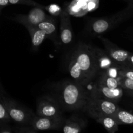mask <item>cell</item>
Wrapping results in <instances>:
<instances>
[{
    "label": "cell",
    "mask_w": 133,
    "mask_h": 133,
    "mask_svg": "<svg viewBox=\"0 0 133 133\" xmlns=\"http://www.w3.org/2000/svg\"><path fill=\"white\" fill-rule=\"evenodd\" d=\"M68 71L71 80L87 87L97 75L94 46L79 42L70 55Z\"/></svg>",
    "instance_id": "6da1fadb"
},
{
    "label": "cell",
    "mask_w": 133,
    "mask_h": 133,
    "mask_svg": "<svg viewBox=\"0 0 133 133\" xmlns=\"http://www.w3.org/2000/svg\"><path fill=\"white\" fill-rule=\"evenodd\" d=\"M55 92V98L66 111H83L90 97L86 87L69 79L59 83Z\"/></svg>",
    "instance_id": "7a4b0ae2"
},
{
    "label": "cell",
    "mask_w": 133,
    "mask_h": 133,
    "mask_svg": "<svg viewBox=\"0 0 133 133\" xmlns=\"http://www.w3.org/2000/svg\"><path fill=\"white\" fill-rule=\"evenodd\" d=\"M130 8L110 16L92 19L87 25V31L92 36H98L111 30L128 16Z\"/></svg>",
    "instance_id": "3957f363"
},
{
    "label": "cell",
    "mask_w": 133,
    "mask_h": 133,
    "mask_svg": "<svg viewBox=\"0 0 133 133\" xmlns=\"http://www.w3.org/2000/svg\"><path fill=\"white\" fill-rule=\"evenodd\" d=\"M5 105L10 119L19 125L30 126L36 114L9 97H4L1 101Z\"/></svg>",
    "instance_id": "277c9868"
},
{
    "label": "cell",
    "mask_w": 133,
    "mask_h": 133,
    "mask_svg": "<svg viewBox=\"0 0 133 133\" xmlns=\"http://www.w3.org/2000/svg\"><path fill=\"white\" fill-rule=\"evenodd\" d=\"M119 109L116 103L90 96L82 112L96 120L105 116H112Z\"/></svg>",
    "instance_id": "5b68a950"
},
{
    "label": "cell",
    "mask_w": 133,
    "mask_h": 133,
    "mask_svg": "<svg viewBox=\"0 0 133 133\" xmlns=\"http://www.w3.org/2000/svg\"><path fill=\"white\" fill-rule=\"evenodd\" d=\"M36 114L38 116L48 118H62L63 110L55 97L44 96L37 100Z\"/></svg>",
    "instance_id": "8992f818"
},
{
    "label": "cell",
    "mask_w": 133,
    "mask_h": 133,
    "mask_svg": "<svg viewBox=\"0 0 133 133\" xmlns=\"http://www.w3.org/2000/svg\"><path fill=\"white\" fill-rule=\"evenodd\" d=\"M88 92L90 97L109 100L116 103L122 98L123 95V90L121 87H118L115 89H111L94 82L90 91Z\"/></svg>",
    "instance_id": "52a82bcc"
},
{
    "label": "cell",
    "mask_w": 133,
    "mask_h": 133,
    "mask_svg": "<svg viewBox=\"0 0 133 133\" xmlns=\"http://www.w3.org/2000/svg\"><path fill=\"white\" fill-rule=\"evenodd\" d=\"M65 118H48L38 116L36 114L31 122L30 127L35 131L60 130L62 129Z\"/></svg>",
    "instance_id": "ba28073f"
},
{
    "label": "cell",
    "mask_w": 133,
    "mask_h": 133,
    "mask_svg": "<svg viewBox=\"0 0 133 133\" xmlns=\"http://www.w3.org/2000/svg\"><path fill=\"white\" fill-rule=\"evenodd\" d=\"M98 38L103 43L105 47V50L110 56V58L120 66H127L130 53L127 51L117 47L110 40L103 37L102 36H98Z\"/></svg>",
    "instance_id": "9c48e42d"
},
{
    "label": "cell",
    "mask_w": 133,
    "mask_h": 133,
    "mask_svg": "<svg viewBox=\"0 0 133 133\" xmlns=\"http://www.w3.org/2000/svg\"><path fill=\"white\" fill-rule=\"evenodd\" d=\"M49 15L44 11V9L38 6H34L27 14L18 15L14 20L18 23L26 26H37L40 22L45 20Z\"/></svg>",
    "instance_id": "30bf717a"
},
{
    "label": "cell",
    "mask_w": 133,
    "mask_h": 133,
    "mask_svg": "<svg viewBox=\"0 0 133 133\" xmlns=\"http://www.w3.org/2000/svg\"><path fill=\"white\" fill-rule=\"evenodd\" d=\"M94 53L97 68V75L105 74L111 68L119 65L110 58L106 51L101 48L94 46Z\"/></svg>",
    "instance_id": "8fae6325"
},
{
    "label": "cell",
    "mask_w": 133,
    "mask_h": 133,
    "mask_svg": "<svg viewBox=\"0 0 133 133\" xmlns=\"http://www.w3.org/2000/svg\"><path fill=\"white\" fill-rule=\"evenodd\" d=\"M87 121L80 116L74 114L65 118L62 125L63 133H82L87 127Z\"/></svg>",
    "instance_id": "7c38bea8"
},
{
    "label": "cell",
    "mask_w": 133,
    "mask_h": 133,
    "mask_svg": "<svg viewBox=\"0 0 133 133\" xmlns=\"http://www.w3.org/2000/svg\"><path fill=\"white\" fill-rule=\"evenodd\" d=\"M61 16L59 42L63 45H68L73 40V30L69 14L66 10H62Z\"/></svg>",
    "instance_id": "4fadbf2b"
},
{
    "label": "cell",
    "mask_w": 133,
    "mask_h": 133,
    "mask_svg": "<svg viewBox=\"0 0 133 133\" xmlns=\"http://www.w3.org/2000/svg\"><path fill=\"white\" fill-rule=\"evenodd\" d=\"M37 27L44 31L47 38L53 40L56 45H58V35H57V28L56 20L53 16H49L48 18L40 22Z\"/></svg>",
    "instance_id": "5bb4252c"
},
{
    "label": "cell",
    "mask_w": 133,
    "mask_h": 133,
    "mask_svg": "<svg viewBox=\"0 0 133 133\" xmlns=\"http://www.w3.org/2000/svg\"><path fill=\"white\" fill-rule=\"evenodd\" d=\"M25 27L31 36L32 48L34 50H36L47 38L46 35L37 26H26Z\"/></svg>",
    "instance_id": "9a60e30c"
},
{
    "label": "cell",
    "mask_w": 133,
    "mask_h": 133,
    "mask_svg": "<svg viewBox=\"0 0 133 133\" xmlns=\"http://www.w3.org/2000/svg\"><path fill=\"white\" fill-rule=\"evenodd\" d=\"M98 2L99 0H74L71 3L70 8L71 10L72 9L73 12H79L81 9L87 12L96 9L98 5Z\"/></svg>",
    "instance_id": "2e32d148"
},
{
    "label": "cell",
    "mask_w": 133,
    "mask_h": 133,
    "mask_svg": "<svg viewBox=\"0 0 133 133\" xmlns=\"http://www.w3.org/2000/svg\"><path fill=\"white\" fill-rule=\"evenodd\" d=\"M119 79L111 77L104 74H97L93 81L97 84L108 87L111 89H115L119 87Z\"/></svg>",
    "instance_id": "e0dca14e"
},
{
    "label": "cell",
    "mask_w": 133,
    "mask_h": 133,
    "mask_svg": "<svg viewBox=\"0 0 133 133\" xmlns=\"http://www.w3.org/2000/svg\"><path fill=\"white\" fill-rule=\"evenodd\" d=\"M97 123L103 126L109 133H115L119 129V125L118 122L112 116H105L96 119Z\"/></svg>",
    "instance_id": "ac0fdd59"
},
{
    "label": "cell",
    "mask_w": 133,
    "mask_h": 133,
    "mask_svg": "<svg viewBox=\"0 0 133 133\" xmlns=\"http://www.w3.org/2000/svg\"><path fill=\"white\" fill-rule=\"evenodd\" d=\"M119 125H133V114L119 108L112 116Z\"/></svg>",
    "instance_id": "d6986e66"
},
{
    "label": "cell",
    "mask_w": 133,
    "mask_h": 133,
    "mask_svg": "<svg viewBox=\"0 0 133 133\" xmlns=\"http://www.w3.org/2000/svg\"><path fill=\"white\" fill-rule=\"evenodd\" d=\"M119 87L133 96V80L127 78H119Z\"/></svg>",
    "instance_id": "ffe728a7"
},
{
    "label": "cell",
    "mask_w": 133,
    "mask_h": 133,
    "mask_svg": "<svg viewBox=\"0 0 133 133\" xmlns=\"http://www.w3.org/2000/svg\"><path fill=\"white\" fill-rule=\"evenodd\" d=\"M43 9L46 10L49 14H50L53 16H60L62 12L61 6H58V5H56V4H51V5L46 6H43Z\"/></svg>",
    "instance_id": "44dd1931"
},
{
    "label": "cell",
    "mask_w": 133,
    "mask_h": 133,
    "mask_svg": "<svg viewBox=\"0 0 133 133\" xmlns=\"http://www.w3.org/2000/svg\"><path fill=\"white\" fill-rule=\"evenodd\" d=\"M119 78H127L133 80V68L128 66H122L119 71Z\"/></svg>",
    "instance_id": "7402d4cb"
},
{
    "label": "cell",
    "mask_w": 133,
    "mask_h": 133,
    "mask_svg": "<svg viewBox=\"0 0 133 133\" xmlns=\"http://www.w3.org/2000/svg\"><path fill=\"white\" fill-rule=\"evenodd\" d=\"M9 2L12 5H26L29 6H38L43 9L42 5H40L38 3L35 2L33 0H9Z\"/></svg>",
    "instance_id": "603a6c76"
},
{
    "label": "cell",
    "mask_w": 133,
    "mask_h": 133,
    "mask_svg": "<svg viewBox=\"0 0 133 133\" xmlns=\"http://www.w3.org/2000/svg\"><path fill=\"white\" fill-rule=\"evenodd\" d=\"M11 120L8 114L5 105L0 101V122L8 123Z\"/></svg>",
    "instance_id": "cb8c5ba5"
},
{
    "label": "cell",
    "mask_w": 133,
    "mask_h": 133,
    "mask_svg": "<svg viewBox=\"0 0 133 133\" xmlns=\"http://www.w3.org/2000/svg\"><path fill=\"white\" fill-rule=\"evenodd\" d=\"M14 133H36V132L30 126L20 125L14 129Z\"/></svg>",
    "instance_id": "d4e9b609"
},
{
    "label": "cell",
    "mask_w": 133,
    "mask_h": 133,
    "mask_svg": "<svg viewBox=\"0 0 133 133\" xmlns=\"http://www.w3.org/2000/svg\"><path fill=\"white\" fill-rule=\"evenodd\" d=\"M0 133H13L12 130L8 125H4L0 129Z\"/></svg>",
    "instance_id": "484cf974"
},
{
    "label": "cell",
    "mask_w": 133,
    "mask_h": 133,
    "mask_svg": "<svg viewBox=\"0 0 133 133\" xmlns=\"http://www.w3.org/2000/svg\"><path fill=\"white\" fill-rule=\"evenodd\" d=\"M127 66L128 67L131 68H133V54H130L129 57L128 61H127Z\"/></svg>",
    "instance_id": "4316f807"
},
{
    "label": "cell",
    "mask_w": 133,
    "mask_h": 133,
    "mask_svg": "<svg viewBox=\"0 0 133 133\" xmlns=\"http://www.w3.org/2000/svg\"><path fill=\"white\" fill-rule=\"evenodd\" d=\"M4 97H5V92L3 88V87L1 86V83H0V101H2L3 98Z\"/></svg>",
    "instance_id": "83f0119b"
},
{
    "label": "cell",
    "mask_w": 133,
    "mask_h": 133,
    "mask_svg": "<svg viewBox=\"0 0 133 133\" xmlns=\"http://www.w3.org/2000/svg\"><path fill=\"white\" fill-rule=\"evenodd\" d=\"M9 4V0H0V7H4Z\"/></svg>",
    "instance_id": "f1b7e54d"
},
{
    "label": "cell",
    "mask_w": 133,
    "mask_h": 133,
    "mask_svg": "<svg viewBox=\"0 0 133 133\" xmlns=\"http://www.w3.org/2000/svg\"><path fill=\"white\" fill-rule=\"evenodd\" d=\"M125 1H127V2L129 3L130 6H133V0H125Z\"/></svg>",
    "instance_id": "f546056e"
}]
</instances>
